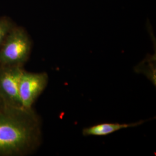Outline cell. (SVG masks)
Wrapping results in <instances>:
<instances>
[{
    "mask_svg": "<svg viewBox=\"0 0 156 156\" xmlns=\"http://www.w3.org/2000/svg\"><path fill=\"white\" fill-rule=\"evenodd\" d=\"M4 106H5V105H4V102H3L2 100H1V98H0V109H2V108H4Z\"/></svg>",
    "mask_w": 156,
    "mask_h": 156,
    "instance_id": "obj_7",
    "label": "cell"
},
{
    "mask_svg": "<svg viewBox=\"0 0 156 156\" xmlns=\"http://www.w3.org/2000/svg\"><path fill=\"white\" fill-rule=\"evenodd\" d=\"M15 26L10 18L6 16L0 17V47Z\"/></svg>",
    "mask_w": 156,
    "mask_h": 156,
    "instance_id": "obj_6",
    "label": "cell"
},
{
    "mask_svg": "<svg viewBox=\"0 0 156 156\" xmlns=\"http://www.w3.org/2000/svg\"><path fill=\"white\" fill-rule=\"evenodd\" d=\"M31 41L22 27L15 26L0 47V65L23 67L27 62Z\"/></svg>",
    "mask_w": 156,
    "mask_h": 156,
    "instance_id": "obj_2",
    "label": "cell"
},
{
    "mask_svg": "<svg viewBox=\"0 0 156 156\" xmlns=\"http://www.w3.org/2000/svg\"><path fill=\"white\" fill-rule=\"evenodd\" d=\"M143 123L144 121L131 124L102 123L84 128L82 133L84 136H106L122 129L138 126Z\"/></svg>",
    "mask_w": 156,
    "mask_h": 156,
    "instance_id": "obj_5",
    "label": "cell"
},
{
    "mask_svg": "<svg viewBox=\"0 0 156 156\" xmlns=\"http://www.w3.org/2000/svg\"><path fill=\"white\" fill-rule=\"evenodd\" d=\"M23 68L0 65V98L5 106L24 108L19 95V82Z\"/></svg>",
    "mask_w": 156,
    "mask_h": 156,
    "instance_id": "obj_3",
    "label": "cell"
},
{
    "mask_svg": "<svg viewBox=\"0 0 156 156\" xmlns=\"http://www.w3.org/2000/svg\"><path fill=\"white\" fill-rule=\"evenodd\" d=\"M39 118L32 109L4 106L0 109V156H24L41 141Z\"/></svg>",
    "mask_w": 156,
    "mask_h": 156,
    "instance_id": "obj_1",
    "label": "cell"
},
{
    "mask_svg": "<svg viewBox=\"0 0 156 156\" xmlns=\"http://www.w3.org/2000/svg\"><path fill=\"white\" fill-rule=\"evenodd\" d=\"M48 83L46 73H28L23 69L19 82V95L24 108L32 109L34 103L45 90Z\"/></svg>",
    "mask_w": 156,
    "mask_h": 156,
    "instance_id": "obj_4",
    "label": "cell"
}]
</instances>
